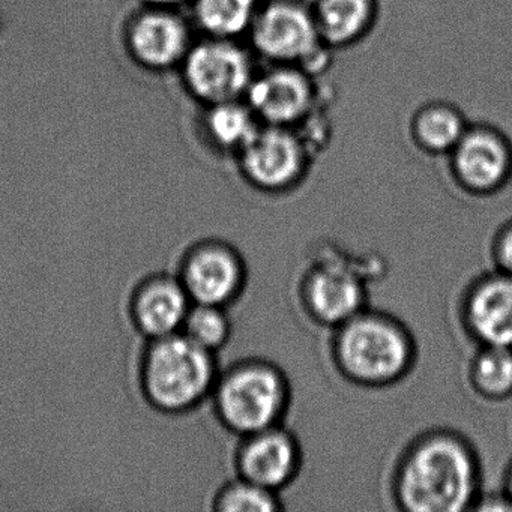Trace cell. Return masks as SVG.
<instances>
[{"label":"cell","mask_w":512,"mask_h":512,"mask_svg":"<svg viewBox=\"0 0 512 512\" xmlns=\"http://www.w3.org/2000/svg\"><path fill=\"white\" fill-rule=\"evenodd\" d=\"M397 500L412 512H460L476 502L479 466L464 440L431 433L416 440L398 464Z\"/></svg>","instance_id":"1"},{"label":"cell","mask_w":512,"mask_h":512,"mask_svg":"<svg viewBox=\"0 0 512 512\" xmlns=\"http://www.w3.org/2000/svg\"><path fill=\"white\" fill-rule=\"evenodd\" d=\"M220 370L218 356L181 331L149 341L140 379L155 409L182 415L208 406Z\"/></svg>","instance_id":"2"},{"label":"cell","mask_w":512,"mask_h":512,"mask_svg":"<svg viewBox=\"0 0 512 512\" xmlns=\"http://www.w3.org/2000/svg\"><path fill=\"white\" fill-rule=\"evenodd\" d=\"M287 404L286 377L275 365L260 359L221 368L209 401L217 421L241 437L280 425Z\"/></svg>","instance_id":"3"},{"label":"cell","mask_w":512,"mask_h":512,"mask_svg":"<svg viewBox=\"0 0 512 512\" xmlns=\"http://www.w3.org/2000/svg\"><path fill=\"white\" fill-rule=\"evenodd\" d=\"M334 347L340 370L362 385L397 382L413 359L409 332L397 320L365 310L338 326Z\"/></svg>","instance_id":"4"},{"label":"cell","mask_w":512,"mask_h":512,"mask_svg":"<svg viewBox=\"0 0 512 512\" xmlns=\"http://www.w3.org/2000/svg\"><path fill=\"white\" fill-rule=\"evenodd\" d=\"M254 50L274 65H293L313 74L325 67L326 50L313 7L301 0L260 4L250 28Z\"/></svg>","instance_id":"5"},{"label":"cell","mask_w":512,"mask_h":512,"mask_svg":"<svg viewBox=\"0 0 512 512\" xmlns=\"http://www.w3.org/2000/svg\"><path fill=\"white\" fill-rule=\"evenodd\" d=\"M245 272L236 248L224 239L206 238L188 248L178 277L193 304L229 308L241 296Z\"/></svg>","instance_id":"6"},{"label":"cell","mask_w":512,"mask_h":512,"mask_svg":"<svg viewBox=\"0 0 512 512\" xmlns=\"http://www.w3.org/2000/svg\"><path fill=\"white\" fill-rule=\"evenodd\" d=\"M241 170L259 190L278 193L295 187L308 166V146L293 128L263 125L239 151Z\"/></svg>","instance_id":"7"},{"label":"cell","mask_w":512,"mask_h":512,"mask_svg":"<svg viewBox=\"0 0 512 512\" xmlns=\"http://www.w3.org/2000/svg\"><path fill=\"white\" fill-rule=\"evenodd\" d=\"M254 76L250 53L227 38L203 41L185 62L191 91L212 106L245 97Z\"/></svg>","instance_id":"8"},{"label":"cell","mask_w":512,"mask_h":512,"mask_svg":"<svg viewBox=\"0 0 512 512\" xmlns=\"http://www.w3.org/2000/svg\"><path fill=\"white\" fill-rule=\"evenodd\" d=\"M247 103L265 125L293 128L313 115L317 91L313 74L293 65H274L254 76Z\"/></svg>","instance_id":"9"},{"label":"cell","mask_w":512,"mask_h":512,"mask_svg":"<svg viewBox=\"0 0 512 512\" xmlns=\"http://www.w3.org/2000/svg\"><path fill=\"white\" fill-rule=\"evenodd\" d=\"M451 155L455 178L470 193H494L512 176V145L496 128H467Z\"/></svg>","instance_id":"10"},{"label":"cell","mask_w":512,"mask_h":512,"mask_svg":"<svg viewBox=\"0 0 512 512\" xmlns=\"http://www.w3.org/2000/svg\"><path fill=\"white\" fill-rule=\"evenodd\" d=\"M302 293L314 320L337 328L364 311L367 301L361 274L338 259L314 263L305 275Z\"/></svg>","instance_id":"11"},{"label":"cell","mask_w":512,"mask_h":512,"mask_svg":"<svg viewBox=\"0 0 512 512\" xmlns=\"http://www.w3.org/2000/svg\"><path fill=\"white\" fill-rule=\"evenodd\" d=\"M301 467V449L295 437L281 425L242 437L235 454L239 478L268 490L287 487Z\"/></svg>","instance_id":"12"},{"label":"cell","mask_w":512,"mask_h":512,"mask_svg":"<svg viewBox=\"0 0 512 512\" xmlns=\"http://www.w3.org/2000/svg\"><path fill=\"white\" fill-rule=\"evenodd\" d=\"M193 301L176 275H154L143 281L131 299V319L146 340L182 331Z\"/></svg>","instance_id":"13"},{"label":"cell","mask_w":512,"mask_h":512,"mask_svg":"<svg viewBox=\"0 0 512 512\" xmlns=\"http://www.w3.org/2000/svg\"><path fill=\"white\" fill-rule=\"evenodd\" d=\"M464 319L482 346L512 349V275L497 269L473 284L464 305Z\"/></svg>","instance_id":"14"},{"label":"cell","mask_w":512,"mask_h":512,"mask_svg":"<svg viewBox=\"0 0 512 512\" xmlns=\"http://www.w3.org/2000/svg\"><path fill=\"white\" fill-rule=\"evenodd\" d=\"M133 55L152 68L176 64L187 52L188 31L179 17L149 13L136 20L130 32Z\"/></svg>","instance_id":"15"},{"label":"cell","mask_w":512,"mask_h":512,"mask_svg":"<svg viewBox=\"0 0 512 512\" xmlns=\"http://www.w3.org/2000/svg\"><path fill=\"white\" fill-rule=\"evenodd\" d=\"M314 19L323 43L346 47L361 40L376 17V0H316Z\"/></svg>","instance_id":"16"},{"label":"cell","mask_w":512,"mask_h":512,"mask_svg":"<svg viewBox=\"0 0 512 512\" xmlns=\"http://www.w3.org/2000/svg\"><path fill=\"white\" fill-rule=\"evenodd\" d=\"M413 136L424 151L445 154L460 142L466 133L463 116L446 104H430L416 113Z\"/></svg>","instance_id":"17"},{"label":"cell","mask_w":512,"mask_h":512,"mask_svg":"<svg viewBox=\"0 0 512 512\" xmlns=\"http://www.w3.org/2000/svg\"><path fill=\"white\" fill-rule=\"evenodd\" d=\"M262 0H197L196 16L214 38H232L250 31Z\"/></svg>","instance_id":"18"},{"label":"cell","mask_w":512,"mask_h":512,"mask_svg":"<svg viewBox=\"0 0 512 512\" xmlns=\"http://www.w3.org/2000/svg\"><path fill=\"white\" fill-rule=\"evenodd\" d=\"M259 128V119L253 110L239 100L214 104L208 115L209 133L224 149L241 151Z\"/></svg>","instance_id":"19"},{"label":"cell","mask_w":512,"mask_h":512,"mask_svg":"<svg viewBox=\"0 0 512 512\" xmlns=\"http://www.w3.org/2000/svg\"><path fill=\"white\" fill-rule=\"evenodd\" d=\"M470 380L482 397L503 400L512 395L511 347L482 346L473 359Z\"/></svg>","instance_id":"20"},{"label":"cell","mask_w":512,"mask_h":512,"mask_svg":"<svg viewBox=\"0 0 512 512\" xmlns=\"http://www.w3.org/2000/svg\"><path fill=\"white\" fill-rule=\"evenodd\" d=\"M182 332L203 349L217 356L220 355L226 349L233 334L229 308L193 304L182 326Z\"/></svg>","instance_id":"21"},{"label":"cell","mask_w":512,"mask_h":512,"mask_svg":"<svg viewBox=\"0 0 512 512\" xmlns=\"http://www.w3.org/2000/svg\"><path fill=\"white\" fill-rule=\"evenodd\" d=\"M281 508L278 493L239 476L223 482L211 502V511L217 512H275Z\"/></svg>","instance_id":"22"},{"label":"cell","mask_w":512,"mask_h":512,"mask_svg":"<svg viewBox=\"0 0 512 512\" xmlns=\"http://www.w3.org/2000/svg\"><path fill=\"white\" fill-rule=\"evenodd\" d=\"M493 251L497 269L512 275V221L503 226L499 235L496 236Z\"/></svg>","instance_id":"23"},{"label":"cell","mask_w":512,"mask_h":512,"mask_svg":"<svg viewBox=\"0 0 512 512\" xmlns=\"http://www.w3.org/2000/svg\"><path fill=\"white\" fill-rule=\"evenodd\" d=\"M505 497L512 506V464L508 467V472L505 476Z\"/></svg>","instance_id":"24"},{"label":"cell","mask_w":512,"mask_h":512,"mask_svg":"<svg viewBox=\"0 0 512 512\" xmlns=\"http://www.w3.org/2000/svg\"><path fill=\"white\" fill-rule=\"evenodd\" d=\"M151 2H154V4L167 5L176 4V2H181V0H151Z\"/></svg>","instance_id":"25"}]
</instances>
